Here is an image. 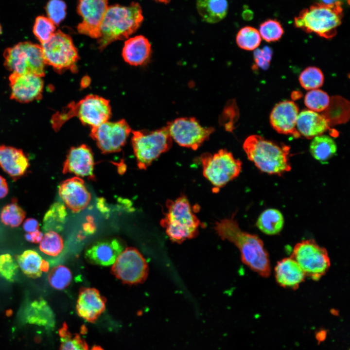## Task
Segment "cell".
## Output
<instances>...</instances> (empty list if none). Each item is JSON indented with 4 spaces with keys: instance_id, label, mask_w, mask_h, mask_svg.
Here are the masks:
<instances>
[{
    "instance_id": "obj_47",
    "label": "cell",
    "mask_w": 350,
    "mask_h": 350,
    "mask_svg": "<svg viewBox=\"0 0 350 350\" xmlns=\"http://www.w3.org/2000/svg\"><path fill=\"white\" fill-rule=\"evenodd\" d=\"M43 237V233L38 230L27 233L25 235V238L28 241L35 243L40 242Z\"/></svg>"
},
{
    "instance_id": "obj_18",
    "label": "cell",
    "mask_w": 350,
    "mask_h": 350,
    "mask_svg": "<svg viewBox=\"0 0 350 350\" xmlns=\"http://www.w3.org/2000/svg\"><path fill=\"white\" fill-rule=\"evenodd\" d=\"M58 192L65 205L73 212L85 209L91 199L84 181L79 177L63 181L59 186Z\"/></svg>"
},
{
    "instance_id": "obj_2",
    "label": "cell",
    "mask_w": 350,
    "mask_h": 350,
    "mask_svg": "<svg viewBox=\"0 0 350 350\" xmlns=\"http://www.w3.org/2000/svg\"><path fill=\"white\" fill-rule=\"evenodd\" d=\"M243 148L248 159L262 172L281 175L291 170L290 147L287 145L252 135L245 140Z\"/></svg>"
},
{
    "instance_id": "obj_25",
    "label": "cell",
    "mask_w": 350,
    "mask_h": 350,
    "mask_svg": "<svg viewBox=\"0 0 350 350\" xmlns=\"http://www.w3.org/2000/svg\"><path fill=\"white\" fill-rule=\"evenodd\" d=\"M151 46L149 40L143 35L131 37L125 41L122 55L124 61L133 66L143 64L149 58Z\"/></svg>"
},
{
    "instance_id": "obj_9",
    "label": "cell",
    "mask_w": 350,
    "mask_h": 350,
    "mask_svg": "<svg viewBox=\"0 0 350 350\" xmlns=\"http://www.w3.org/2000/svg\"><path fill=\"white\" fill-rule=\"evenodd\" d=\"M132 143L138 167L146 169L171 148L173 140L166 126L150 132L134 131Z\"/></svg>"
},
{
    "instance_id": "obj_41",
    "label": "cell",
    "mask_w": 350,
    "mask_h": 350,
    "mask_svg": "<svg viewBox=\"0 0 350 350\" xmlns=\"http://www.w3.org/2000/svg\"><path fill=\"white\" fill-rule=\"evenodd\" d=\"M259 32L261 38L271 42L278 41L281 37L283 29L277 20L268 19L260 25Z\"/></svg>"
},
{
    "instance_id": "obj_16",
    "label": "cell",
    "mask_w": 350,
    "mask_h": 350,
    "mask_svg": "<svg viewBox=\"0 0 350 350\" xmlns=\"http://www.w3.org/2000/svg\"><path fill=\"white\" fill-rule=\"evenodd\" d=\"M9 80L12 99L25 103L41 98L44 87L42 77L31 73H12Z\"/></svg>"
},
{
    "instance_id": "obj_54",
    "label": "cell",
    "mask_w": 350,
    "mask_h": 350,
    "mask_svg": "<svg viewBox=\"0 0 350 350\" xmlns=\"http://www.w3.org/2000/svg\"><path fill=\"white\" fill-rule=\"evenodd\" d=\"M1 33H2V28L0 24V35H1Z\"/></svg>"
},
{
    "instance_id": "obj_19",
    "label": "cell",
    "mask_w": 350,
    "mask_h": 350,
    "mask_svg": "<svg viewBox=\"0 0 350 350\" xmlns=\"http://www.w3.org/2000/svg\"><path fill=\"white\" fill-rule=\"evenodd\" d=\"M94 158L90 148L85 144L72 147L64 162L63 172L93 179Z\"/></svg>"
},
{
    "instance_id": "obj_53",
    "label": "cell",
    "mask_w": 350,
    "mask_h": 350,
    "mask_svg": "<svg viewBox=\"0 0 350 350\" xmlns=\"http://www.w3.org/2000/svg\"><path fill=\"white\" fill-rule=\"evenodd\" d=\"M91 350H103L100 347L94 346Z\"/></svg>"
},
{
    "instance_id": "obj_31",
    "label": "cell",
    "mask_w": 350,
    "mask_h": 350,
    "mask_svg": "<svg viewBox=\"0 0 350 350\" xmlns=\"http://www.w3.org/2000/svg\"><path fill=\"white\" fill-rule=\"evenodd\" d=\"M17 260L20 268L27 276L36 278L41 276L43 260L37 252L26 250L18 257Z\"/></svg>"
},
{
    "instance_id": "obj_39",
    "label": "cell",
    "mask_w": 350,
    "mask_h": 350,
    "mask_svg": "<svg viewBox=\"0 0 350 350\" xmlns=\"http://www.w3.org/2000/svg\"><path fill=\"white\" fill-rule=\"evenodd\" d=\"M55 25L48 17L39 16L35 19L33 33L41 44L47 41L55 32Z\"/></svg>"
},
{
    "instance_id": "obj_44",
    "label": "cell",
    "mask_w": 350,
    "mask_h": 350,
    "mask_svg": "<svg viewBox=\"0 0 350 350\" xmlns=\"http://www.w3.org/2000/svg\"><path fill=\"white\" fill-rule=\"evenodd\" d=\"M18 272V264L9 254L0 256V276L13 281Z\"/></svg>"
},
{
    "instance_id": "obj_3",
    "label": "cell",
    "mask_w": 350,
    "mask_h": 350,
    "mask_svg": "<svg viewBox=\"0 0 350 350\" xmlns=\"http://www.w3.org/2000/svg\"><path fill=\"white\" fill-rule=\"evenodd\" d=\"M143 20L140 5L132 2L128 6L114 4L108 7L102 21L98 48L105 49L118 40L128 37L139 28Z\"/></svg>"
},
{
    "instance_id": "obj_43",
    "label": "cell",
    "mask_w": 350,
    "mask_h": 350,
    "mask_svg": "<svg viewBox=\"0 0 350 350\" xmlns=\"http://www.w3.org/2000/svg\"><path fill=\"white\" fill-rule=\"evenodd\" d=\"M238 118V108L235 102L232 101L226 106L220 121L226 131L232 132Z\"/></svg>"
},
{
    "instance_id": "obj_12",
    "label": "cell",
    "mask_w": 350,
    "mask_h": 350,
    "mask_svg": "<svg viewBox=\"0 0 350 350\" xmlns=\"http://www.w3.org/2000/svg\"><path fill=\"white\" fill-rule=\"evenodd\" d=\"M173 140L179 145L196 150L214 131L204 127L194 117H181L169 122L166 126Z\"/></svg>"
},
{
    "instance_id": "obj_32",
    "label": "cell",
    "mask_w": 350,
    "mask_h": 350,
    "mask_svg": "<svg viewBox=\"0 0 350 350\" xmlns=\"http://www.w3.org/2000/svg\"><path fill=\"white\" fill-rule=\"evenodd\" d=\"M261 40L259 31L250 26H245L241 29L236 38L238 46L246 51L256 49L260 45Z\"/></svg>"
},
{
    "instance_id": "obj_38",
    "label": "cell",
    "mask_w": 350,
    "mask_h": 350,
    "mask_svg": "<svg viewBox=\"0 0 350 350\" xmlns=\"http://www.w3.org/2000/svg\"><path fill=\"white\" fill-rule=\"evenodd\" d=\"M27 318L29 321L37 322V318L43 317L49 326L52 327L54 324V315H42L52 313L50 307L43 299L36 300L31 303L28 310Z\"/></svg>"
},
{
    "instance_id": "obj_52",
    "label": "cell",
    "mask_w": 350,
    "mask_h": 350,
    "mask_svg": "<svg viewBox=\"0 0 350 350\" xmlns=\"http://www.w3.org/2000/svg\"><path fill=\"white\" fill-rule=\"evenodd\" d=\"M156 1L161 2V3H164L165 4H167L169 3L171 0H155Z\"/></svg>"
},
{
    "instance_id": "obj_14",
    "label": "cell",
    "mask_w": 350,
    "mask_h": 350,
    "mask_svg": "<svg viewBox=\"0 0 350 350\" xmlns=\"http://www.w3.org/2000/svg\"><path fill=\"white\" fill-rule=\"evenodd\" d=\"M131 132V128L124 120L118 122L106 121L92 128L90 136L104 153L120 151Z\"/></svg>"
},
{
    "instance_id": "obj_33",
    "label": "cell",
    "mask_w": 350,
    "mask_h": 350,
    "mask_svg": "<svg viewBox=\"0 0 350 350\" xmlns=\"http://www.w3.org/2000/svg\"><path fill=\"white\" fill-rule=\"evenodd\" d=\"M61 344L59 350H89L86 341L78 334H72L64 323L59 330Z\"/></svg>"
},
{
    "instance_id": "obj_50",
    "label": "cell",
    "mask_w": 350,
    "mask_h": 350,
    "mask_svg": "<svg viewBox=\"0 0 350 350\" xmlns=\"http://www.w3.org/2000/svg\"><path fill=\"white\" fill-rule=\"evenodd\" d=\"M319 3L325 4H332L337 2H342L344 0H318Z\"/></svg>"
},
{
    "instance_id": "obj_40",
    "label": "cell",
    "mask_w": 350,
    "mask_h": 350,
    "mask_svg": "<svg viewBox=\"0 0 350 350\" xmlns=\"http://www.w3.org/2000/svg\"><path fill=\"white\" fill-rule=\"evenodd\" d=\"M48 279L53 288L62 290L70 284L72 275L68 268L64 265H58L52 269Z\"/></svg>"
},
{
    "instance_id": "obj_6",
    "label": "cell",
    "mask_w": 350,
    "mask_h": 350,
    "mask_svg": "<svg viewBox=\"0 0 350 350\" xmlns=\"http://www.w3.org/2000/svg\"><path fill=\"white\" fill-rule=\"evenodd\" d=\"M108 100L96 95L89 94L78 102H71L61 112L56 113L52 123L55 130L73 117H77L83 124L93 127L106 122L111 116Z\"/></svg>"
},
{
    "instance_id": "obj_22",
    "label": "cell",
    "mask_w": 350,
    "mask_h": 350,
    "mask_svg": "<svg viewBox=\"0 0 350 350\" xmlns=\"http://www.w3.org/2000/svg\"><path fill=\"white\" fill-rule=\"evenodd\" d=\"M0 166L16 180L25 174L29 166V163L21 149L0 145Z\"/></svg>"
},
{
    "instance_id": "obj_28",
    "label": "cell",
    "mask_w": 350,
    "mask_h": 350,
    "mask_svg": "<svg viewBox=\"0 0 350 350\" xmlns=\"http://www.w3.org/2000/svg\"><path fill=\"white\" fill-rule=\"evenodd\" d=\"M284 223L281 212L277 209L270 208L261 213L257 220L256 226L264 234L274 235L281 231Z\"/></svg>"
},
{
    "instance_id": "obj_26",
    "label": "cell",
    "mask_w": 350,
    "mask_h": 350,
    "mask_svg": "<svg viewBox=\"0 0 350 350\" xmlns=\"http://www.w3.org/2000/svg\"><path fill=\"white\" fill-rule=\"evenodd\" d=\"M196 6L202 19L209 23L223 19L228 10L227 0H197Z\"/></svg>"
},
{
    "instance_id": "obj_1",
    "label": "cell",
    "mask_w": 350,
    "mask_h": 350,
    "mask_svg": "<svg viewBox=\"0 0 350 350\" xmlns=\"http://www.w3.org/2000/svg\"><path fill=\"white\" fill-rule=\"evenodd\" d=\"M214 229L223 240L233 244L240 250L242 262L262 277L266 278L271 273L268 253L260 237L242 230L232 214L215 224Z\"/></svg>"
},
{
    "instance_id": "obj_46",
    "label": "cell",
    "mask_w": 350,
    "mask_h": 350,
    "mask_svg": "<svg viewBox=\"0 0 350 350\" xmlns=\"http://www.w3.org/2000/svg\"><path fill=\"white\" fill-rule=\"evenodd\" d=\"M23 228L24 230L28 233L32 232L38 230L39 223L34 218H28L23 223Z\"/></svg>"
},
{
    "instance_id": "obj_27",
    "label": "cell",
    "mask_w": 350,
    "mask_h": 350,
    "mask_svg": "<svg viewBox=\"0 0 350 350\" xmlns=\"http://www.w3.org/2000/svg\"><path fill=\"white\" fill-rule=\"evenodd\" d=\"M321 114L330 126L346 123L350 119V103L340 96H332L327 107Z\"/></svg>"
},
{
    "instance_id": "obj_4",
    "label": "cell",
    "mask_w": 350,
    "mask_h": 350,
    "mask_svg": "<svg viewBox=\"0 0 350 350\" xmlns=\"http://www.w3.org/2000/svg\"><path fill=\"white\" fill-rule=\"evenodd\" d=\"M166 207L167 211L160 223L172 242L180 244L198 235L202 224L185 195L168 199Z\"/></svg>"
},
{
    "instance_id": "obj_37",
    "label": "cell",
    "mask_w": 350,
    "mask_h": 350,
    "mask_svg": "<svg viewBox=\"0 0 350 350\" xmlns=\"http://www.w3.org/2000/svg\"><path fill=\"white\" fill-rule=\"evenodd\" d=\"M25 217V211L16 201H13L4 206L0 214L2 222L11 227L19 226Z\"/></svg>"
},
{
    "instance_id": "obj_10",
    "label": "cell",
    "mask_w": 350,
    "mask_h": 350,
    "mask_svg": "<svg viewBox=\"0 0 350 350\" xmlns=\"http://www.w3.org/2000/svg\"><path fill=\"white\" fill-rule=\"evenodd\" d=\"M41 47L46 65L52 66L58 72L66 70L73 72L76 70L79 55L70 35L60 30L55 31Z\"/></svg>"
},
{
    "instance_id": "obj_36",
    "label": "cell",
    "mask_w": 350,
    "mask_h": 350,
    "mask_svg": "<svg viewBox=\"0 0 350 350\" xmlns=\"http://www.w3.org/2000/svg\"><path fill=\"white\" fill-rule=\"evenodd\" d=\"M330 100V98L326 92L317 88L307 92L304 97V104L309 110L321 112L327 107Z\"/></svg>"
},
{
    "instance_id": "obj_34",
    "label": "cell",
    "mask_w": 350,
    "mask_h": 350,
    "mask_svg": "<svg viewBox=\"0 0 350 350\" xmlns=\"http://www.w3.org/2000/svg\"><path fill=\"white\" fill-rule=\"evenodd\" d=\"M324 75L320 69L316 67H308L300 74L299 82L306 90H310L321 87L324 83Z\"/></svg>"
},
{
    "instance_id": "obj_5",
    "label": "cell",
    "mask_w": 350,
    "mask_h": 350,
    "mask_svg": "<svg viewBox=\"0 0 350 350\" xmlns=\"http://www.w3.org/2000/svg\"><path fill=\"white\" fill-rule=\"evenodd\" d=\"M342 2L332 4L315 3L301 11L294 23L308 33H313L326 39L334 37L343 16Z\"/></svg>"
},
{
    "instance_id": "obj_15",
    "label": "cell",
    "mask_w": 350,
    "mask_h": 350,
    "mask_svg": "<svg viewBox=\"0 0 350 350\" xmlns=\"http://www.w3.org/2000/svg\"><path fill=\"white\" fill-rule=\"evenodd\" d=\"M108 7V0H78L77 13L82 21L77 26L78 32L99 38L101 25Z\"/></svg>"
},
{
    "instance_id": "obj_51",
    "label": "cell",
    "mask_w": 350,
    "mask_h": 350,
    "mask_svg": "<svg viewBox=\"0 0 350 350\" xmlns=\"http://www.w3.org/2000/svg\"><path fill=\"white\" fill-rule=\"evenodd\" d=\"M49 268V263L43 260L42 265H41V270L42 272H46L48 271Z\"/></svg>"
},
{
    "instance_id": "obj_24",
    "label": "cell",
    "mask_w": 350,
    "mask_h": 350,
    "mask_svg": "<svg viewBox=\"0 0 350 350\" xmlns=\"http://www.w3.org/2000/svg\"><path fill=\"white\" fill-rule=\"evenodd\" d=\"M330 125L324 117L318 112L308 109L298 113L296 128L299 134L308 139L322 135L330 129Z\"/></svg>"
},
{
    "instance_id": "obj_17",
    "label": "cell",
    "mask_w": 350,
    "mask_h": 350,
    "mask_svg": "<svg viewBox=\"0 0 350 350\" xmlns=\"http://www.w3.org/2000/svg\"><path fill=\"white\" fill-rule=\"evenodd\" d=\"M299 113L297 104L291 101H284L277 104L269 117L270 123L278 133L291 135L295 139L300 137L296 128Z\"/></svg>"
},
{
    "instance_id": "obj_11",
    "label": "cell",
    "mask_w": 350,
    "mask_h": 350,
    "mask_svg": "<svg viewBox=\"0 0 350 350\" xmlns=\"http://www.w3.org/2000/svg\"><path fill=\"white\" fill-rule=\"evenodd\" d=\"M291 257L306 276L318 280L328 272L331 262L326 248L312 239L303 240L294 247Z\"/></svg>"
},
{
    "instance_id": "obj_49",
    "label": "cell",
    "mask_w": 350,
    "mask_h": 350,
    "mask_svg": "<svg viewBox=\"0 0 350 350\" xmlns=\"http://www.w3.org/2000/svg\"><path fill=\"white\" fill-rule=\"evenodd\" d=\"M326 331L324 330H322L318 331L316 333L315 337L318 342H321L323 341L326 339Z\"/></svg>"
},
{
    "instance_id": "obj_23",
    "label": "cell",
    "mask_w": 350,
    "mask_h": 350,
    "mask_svg": "<svg viewBox=\"0 0 350 350\" xmlns=\"http://www.w3.org/2000/svg\"><path fill=\"white\" fill-rule=\"evenodd\" d=\"M277 282L281 287L297 289L306 277L303 270L291 257L278 262L275 268Z\"/></svg>"
},
{
    "instance_id": "obj_45",
    "label": "cell",
    "mask_w": 350,
    "mask_h": 350,
    "mask_svg": "<svg viewBox=\"0 0 350 350\" xmlns=\"http://www.w3.org/2000/svg\"><path fill=\"white\" fill-rule=\"evenodd\" d=\"M272 54V50L269 46L255 49L254 52V60L256 67L263 70H267L269 67Z\"/></svg>"
},
{
    "instance_id": "obj_7",
    "label": "cell",
    "mask_w": 350,
    "mask_h": 350,
    "mask_svg": "<svg viewBox=\"0 0 350 350\" xmlns=\"http://www.w3.org/2000/svg\"><path fill=\"white\" fill-rule=\"evenodd\" d=\"M200 160L203 175L211 184L215 193L237 177L242 170L241 161L226 149H221L213 154L204 153Z\"/></svg>"
},
{
    "instance_id": "obj_48",
    "label": "cell",
    "mask_w": 350,
    "mask_h": 350,
    "mask_svg": "<svg viewBox=\"0 0 350 350\" xmlns=\"http://www.w3.org/2000/svg\"><path fill=\"white\" fill-rule=\"evenodd\" d=\"M8 192V186L5 179L0 175V199L5 197Z\"/></svg>"
},
{
    "instance_id": "obj_30",
    "label": "cell",
    "mask_w": 350,
    "mask_h": 350,
    "mask_svg": "<svg viewBox=\"0 0 350 350\" xmlns=\"http://www.w3.org/2000/svg\"><path fill=\"white\" fill-rule=\"evenodd\" d=\"M67 215L64 204L59 202L53 203L44 217L43 228L44 231L56 232L62 231L66 222Z\"/></svg>"
},
{
    "instance_id": "obj_42",
    "label": "cell",
    "mask_w": 350,
    "mask_h": 350,
    "mask_svg": "<svg viewBox=\"0 0 350 350\" xmlns=\"http://www.w3.org/2000/svg\"><path fill=\"white\" fill-rule=\"evenodd\" d=\"M66 9L67 5L62 0H50L45 7L47 17L55 25H59L65 18Z\"/></svg>"
},
{
    "instance_id": "obj_20",
    "label": "cell",
    "mask_w": 350,
    "mask_h": 350,
    "mask_svg": "<svg viewBox=\"0 0 350 350\" xmlns=\"http://www.w3.org/2000/svg\"><path fill=\"white\" fill-rule=\"evenodd\" d=\"M106 299L94 288H82L76 304L78 315L88 322L96 321L105 309Z\"/></svg>"
},
{
    "instance_id": "obj_8",
    "label": "cell",
    "mask_w": 350,
    "mask_h": 350,
    "mask_svg": "<svg viewBox=\"0 0 350 350\" xmlns=\"http://www.w3.org/2000/svg\"><path fill=\"white\" fill-rule=\"evenodd\" d=\"M4 65L12 73H31L43 77L45 62L41 46L29 41L19 42L4 52Z\"/></svg>"
},
{
    "instance_id": "obj_35",
    "label": "cell",
    "mask_w": 350,
    "mask_h": 350,
    "mask_svg": "<svg viewBox=\"0 0 350 350\" xmlns=\"http://www.w3.org/2000/svg\"><path fill=\"white\" fill-rule=\"evenodd\" d=\"M39 248L49 256L56 257L62 253L64 248L63 239L57 232L48 231L40 242Z\"/></svg>"
},
{
    "instance_id": "obj_29",
    "label": "cell",
    "mask_w": 350,
    "mask_h": 350,
    "mask_svg": "<svg viewBox=\"0 0 350 350\" xmlns=\"http://www.w3.org/2000/svg\"><path fill=\"white\" fill-rule=\"evenodd\" d=\"M310 145L312 156L320 161H326L335 154L337 146L334 140L330 136L320 135L312 139Z\"/></svg>"
},
{
    "instance_id": "obj_21",
    "label": "cell",
    "mask_w": 350,
    "mask_h": 350,
    "mask_svg": "<svg viewBox=\"0 0 350 350\" xmlns=\"http://www.w3.org/2000/svg\"><path fill=\"white\" fill-rule=\"evenodd\" d=\"M123 250L121 242L115 238L96 242L85 251V257L90 263L102 266L113 264Z\"/></svg>"
},
{
    "instance_id": "obj_13",
    "label": "cell",
    "mask_w": 350,
    "mask_h": 350,
    "mask_svg": "<svg viewBox=\"0 0 350 350\" xmlns=\"http://www.w3.org/2000/svg\"><path fill=\"white\" fill-rule=\"evenodd\" d=\"M113 274L123 283H143L148 272L147 263L137 249L128 247L123 250L113 264Z\"/></svg>"
}]
</instances>
